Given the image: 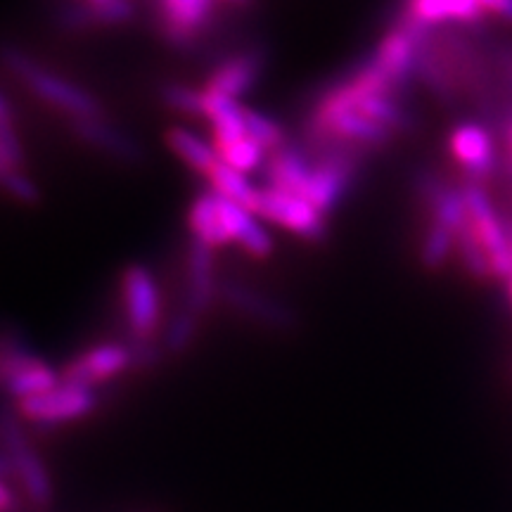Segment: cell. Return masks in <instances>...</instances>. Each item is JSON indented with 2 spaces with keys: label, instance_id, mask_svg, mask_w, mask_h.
I'll use <instances>...</instances> for the list:
<instances>
[{
  "label": "cell",
  "instance_id": "cell-12",
  "mask_svg": "<svg viewBox=\"0 0 512 512\" xmlns=\"http://www.w3.org/2000/svg\"><path fill=\"white\" fill-rule=\"evenodd\" d=\"M69 128H72L76 140H81L83 145L95 152H102L114 162L128 166L145 162V147L131 133L110 124L107 119H74Z\"/></svg>",
  "mask_w": 512,
  "mask_h": 512
},
{
  "label": "cell",
  "instance_id": "cell-25",
  "mask_svg": "<svg viewBox=\"0 0 512 512\" xmlns=\"http://www.w3.org/2000/svg\"><path fill=\"white\" fill-rule=\"evenodd\" d=\"M214 150L223 164H228L230 169L240 171V174H249L256 171L264 159L268 157L266 150H261L254 140L235 138V140H214Z\"/></svg>",
  "mask_w": 512,
  "mask_h": 512
},
{
  "label": "cell",
  "instance_id": "cell-26",
  "mask_svg": "<svg viewBox=\"0 0 512 512\" xmlns=\"http://www.w3.org/2000/svg\"><path fill=\"white\" fill-rule=\"evenodd\" d=\"M159 100L169 110L185 114V117H207V95H204V88H190L185 83L166 81L159 86Z\"/></svg>",
  "mask_w": 512,
  "mask_h": 512
},
{
  "label": "cell",
  "instance_id": "cell-34",
  "mask_svg": "<svg viewBox=\"0 0 512 512\" xmlns=\"http://www.w3.org/2000/svg\"><path fill=\"white\" fill-rule=\"evenodd\" d=\"M0 128H15V117H12L10 102L0 95Z\"/></svg>",
  "mask_w": 512,
  "mask_h": 512
},
{
  "label": "cell",
  "instance_id": "cell-27",
  "mask_svg": "<svg viewBox=\"0 0 512 512\" xmlns=\"http://www.w3.org/2000/svg\"><path fill=\"white\" fill-rule=\"evenodd\" d=\"M245 133L261 150H266V155H271V152L287 145L283 128L275 124L273 119H268L266 114L252 110V107H245Z\"/></svg>",
  "mask_w": 512,
  "mask_h": 512
},
{
  "label": "cell",
  "instance_id": "cell-5",
  "mask_svg": "<svg viewBox=\"0 0 512 512\" xmlns=\"http://www.w3.org/2000/svg\"><path fill=\"white\" fill-rule=\"evenodd\" d=\"M254 214L309 242H323L328 238V216L320 214L304 197L290 195V192L259 188Z\"/></svg>",
  "mask_w": 512,
  "mask_h": 512
},
{
  "label": "cell",
  "instance_id": "cell-19",
  "mask_svg": "<svg viewBox=\"0 0 512 512\" xmlns=\"http://www.w3.org/2000/svg\"><path fill=\"white\" fill-rule=\"evenodd\" d=\"M166 145L171 147L176 157H181L185 164L190 166L197 174L209 176L214 166L219 164V155H216L214 145H207L200 136L190 133L183 126H171L166 131Z\"/></svg>",
  "mask_w": 512,
  "mask_h": 512
},
{
  "label": "cell",
  "instance_id": "cell-2",
  "mask_svg": "<svg viewBox=\"0 0 512 512\" xmlns=\"http://www.w3.org/2000/svg\"><path fill=\"white\" fill-rule=\"evenodd\" d=\"M0 446L10 453L17 470V482L22 484L24 496L34 508H50L55 498V486L48 467L38 458L27 434L22 432L17 415L0 411Z\"/></svg>",
  "mask_w": 512,
  "mask_h": 512
},
{
  "label": "cell",
  "instance_id": "cell-22",
  "mask_svg": "<svg viewBox=\"0 0 512 512\" xmlns=\"http://www.w3.org/2000/svg\"><path fill=\"white\" fill-rule=\"evenodd\" d=\"M456 254V233L439 221H430L420 242V264L425 271H441Z\"/></svg>",
  "mask_w": 512,
  "mask_h": 512
},
{
  "label": "cell",
  "instance_id": "cell-29",
  "mask_svg": "<svg viewBox=\"0 0 512 512\" xmlns=\"http://www.w3.org/2000/svg\"><path fill=\"white\" fill-rule=\"evenodd\" d=\"M0 190H3L5 195H10L15 202L29 204V207L41 202V190H38V185L31 181L24 171H10V174L5 176V181L0 183Z\"/></svg>",
  "mask_w": 512,
  "mask_h": 512
},
{
  "label": "cell",
  "instance_id": "cell-16",
  "mask_svg": "<svg viewBox=\"0 0 512 512\" xmlns=\"http://www.w3.org/2000/svg\"><path fill=\"white\" fill-rule=\"evenodd\" d=\"M266 188L290 192V195L304 197L306 185H309L313 159L306 155L302 145L287 143L280 150L266 157Z\"/></svg>",
  "mask_w": 512,
  "mask_h": 512
},
{
  "label": "cell",
  "instance_id": "cell-20",
  "mask_svg": "<svg viewBox=\"0 0 512 512\" xmlns=\"http://www.w3.org/2000/svg\"><path fill=\"white\" fill-rule=\"evenodd\" d=\"M62 384V373H57L53 366H48L43 358H34L24 366L19 373L12 377V380L5 384V392H8L12 399L24 401L31 399V396H41L46 392H53L55 387Z\"/></svg>",
  "mask_w": 512,
  "mask_h": 512
},
{
  "label": "cell",
  "instance_id": "cell-11",
  "mask_svg": "<svg viewBox=\"0 0 512 512\" xmlns=\"http://www.w3.org/2000/svg\"><path fill=\"white\" fill-rule=\"evenodd\" d=\"M126 370H133L131 351H128L126 344L105 342L72 358L60 373L64 384L93 389L95 384L112 380V377L126 373Z\"/></svg>",
  "mask_w": 512,
  "mask_h": 512
},
{
  "label": "cell",
  "instance_id": "cell-3",
  "mask_svg": "<svg viewBox=\"0 0 512 512\" xmlns=\"http://www.w3.org/2000/svg\"><path fill=\"white\" fill-rule=\"evenodd\" d=\"M448 152L458 164L463 183L489 185L496 181L501 169V152H498L496 136L484 124L463 121L448 136Z\"/></svg>",
  "mask_w": 512,
  "mask_h": 512
},
{
  "label": "cell",
  "instance_id": "cell-30",
  "mask_svg": "<svg viewBox=\"0 0 512 512\" xmlns=\"http://www.w3.org/2000/svg\"><path fill=\"white\" fill-rule=\"evenodd\" d=\"M128 351H131V361H133V370H152L162 361L164 349L162 342L157 339H128Z\"/></svg>",
  "mask_w": 512,
  "mask_h": 512
},
{
  "label": "cell",
  "instance_id": "cell-13",
  "mask_svg": "<svg viewBox=\"0 0 512 512\" xmlns=\"http://www.w3.org/2000/svg\"><path fill=\"white\" fill-rule=\"evenodd\" d=\"M266 67V50L261 46L247 48L238 55H230L223 60L214 72L209 74L204 91L219 98L238 100L240 95L252 91V86L259 81L261 72Z\"/></svg>",
  "mask_w": 512,
  "mask_h": 512
},
{
  "label": "cell",
  "instance_id": "cell-7",
  "mask_svg": "<svg viewBox=\"0 0 512 512\" xmlns=\"http://www.w3.org/2000/svg\"><path fill=\"white\" fill-rule=\"evenodd\" d=\"M214 19V0H155V31L174 50H192Z\"/></svg>",
  "mask_w": 512,
  "mask_h": 512
},
{
  "label": "cell",
  "instance_id": "cell-31",
  "mask_svg": "<svg viewBox=\"0 0 512 512\" xmlns=\"http://www.w3.org/2000/svg\"><path fill=\"white\" fill-rule=\"evenodd\" d=\"M448 185L451 183H448L441 174H437V171L420 169L418 174H415L413 188H415V195H418V200L422 202V207L430 209L432 204L437 202V197L441 195V192L448 188Z\"/></svg>",
  "mask_w": 512,
  "mask_h": 512
},
{
  "label": "cell",
  "instance_id": "cell-10",
  "mask_svg": "<svg viewBox=\"0 0 512 512\" xmlns=\"http://www.w3.org/2000/svg\"><path fill=\"white\" fill-rule=\"evenodd\" d=\"M363 162H366V157L361 155H332L316 159L304 200L313 204L323 216L332 214L349 195Z\"/></svg>",
  "mask_w": 512,
  "mask_h": 512
},
{
  "label": "cell",
  "instance_id": "cell-6",
  "mask_svg": "<svg viewBox=\"0 0 512 512\" xmlns=\"http://www.w3.org/2000/svg\"><path fill=\"white\" fill-rule=\"evenodd\" d=\"M121 302L131 337L155 339L162 316V297L155 273L143 264H131L121 275Z\"/></svg>",
  "mask_w": 512,
  "mask_h": 512
},
{
  "label": "cell",
  "instance_id": "cell-38",
  "mask_svg": "<svg viewBox=\"0 0 512 512\" xmlns=\"http://www.w3.org/2000/svg\"><path fill=\"white\" fill-rule=\"evenodd\" d=\"M508 297H510V304H512V278L508 280Z\"/></svg>",
  "mask_w": 512,
  "mask_h": 512
},
{
  "label": "cell",
  "instance_id": "cell-36",
  "mask_svg": "<svg viewBox=\"0 0 512 512\" xmlns=\"http://www.w3.org/2000/svg\"><path fill=\"white\" fill-rule=\"evenodd\" d=\"M503 143H505V150H510V152H512V124H510L508 131H505V136H503Z\"/></svg>",
  "mask_w": 512,
  "mask_h": 512
},
{
  "label": "cell",
  "instance_id": "cell-28",
  "mask_svg": "<svg viewBox=\"0 0 512 512\" xmlns=\"http://www.w3.org/2000/svg\"><path fill=\"white\" fill-rule=\"evenodd\" d=\"M34 358L36 356L24 347V342H19L15 332L0 335V389H5V384Z\"/></svg>",
  "mask_w": 512,
  "mask_h": 512
},
{
  "label": "cell",
  "instance_id": "cell-33",
  "mask_svg": "<svg viewBox=\"0 0 512 512\" xmlns=\"http://www.w3.org/2000/svg\"><path fill=\"white\" fill-rule=\"evenodd\" d=\"M486 15H498L505 22H512V0H479Z\"/></svg>",
  "mask_w": 512,
  "mask_h": 512
},
{
  "label": "cell",
  "instance_id": "cell-4",
  "mask_svg": "<svg viewBox=\"0 0 512 512\" xmlns=\"http://www.w3.org/2000/svg\"><path fill=\"white\" fill-rule=\"evenodd\" d=\"M463 195L467 204L470 223L475 226V233L482 242L486 256L491 261L494 278L510 280L512 278V256L508 245V233H505L501 211L496 209L494 197L484 185L463 183Z\"/></svg>",
  "mask_w": 512,
  "mask_h": 512
},
{
  "label": "cell",
  "instance_id": "cell-17",
  "mask_svg": "<svg viewBox=\"0 0 512 512\" xmlns=\"http://www.w3.org/2000/svg\"><path fill=\"white\" fill-rule=\"evenodd\" d=\"M403 10L427 27H451V24L477 27L486 19L479 0H406Z\"/></svg>",
  "mask_w": 512,
  "mask_h": 512
},
{
  "label": "cell",
  "instance_id": "cell-39",
  "mask_svg": "<svg viewBox=\"0 0 512 512\" xmlns=\"http://www.w3.org/2000/svg\"><path fill=\"white\" fill-rule=\"evenodd\" d=\"M230 3H242V0H230Z\"/></svg>",
  "mask_w": 512,
  "mask_h": 512
},
{
  "label": "cell",
  "instance_id": "cell-14",
  "mask_svg": "<svg viewBox=\"0 0 512 512\" xmlns=\"http://www.w3.org/2000/svg\"><path fill=\"white\" fill-rule=\"evenodd\" d=\"M185 309H190L197 316H204L219 299V280L214 273V249L204 242L190 238L188 261H185Z\"/></svg>",
  "mask_w": 512,
  "mask_h": 512
},
{
  "label": "cell",
  "instance_id": "cell-9",
  "mask_svg": "<svg viewBox=\"0 0 512 512\" xmlns=\"http://www.w3.org/2000/svg\"><path fill=\"white\" fill-rule=\"evenodd\" d=\"M219 299L238 316L273 332H290L299 325L297 311L292 306L238 280H219Z\"/></svg>",
  "mask_w": 512,
  "mask_h": 512
},
{
  "label": "cell",
  "instance_id": "cell-18",
  "mask_svg": "<svg viewBox=\"0 0 512 512\" xmlns=\"http://www.w3.org/2000/svg\"><path fill=\"white\" fill-rule=\"evenodd\" d=\"M188 223L192 230V238L204 242L211 249H221L228 245V235L226 228H223L221 221V211H219V200H216L214 192H202L197 195L195 200L190 204L188 211Z\"/></svg>",
  "mask_w": 512,
  "mask_h": 512
},
{
  "label": "cell",
  "instance_id": "cell-15",
  "mask_svg": "<svg viewBox=\"0 0 512 512\" xmlns=\"http://www.w3.org/2000/svg\"><path fill=\"white\" fill-rule=\"evenodd\" d=\"M216 200H219L221 221L230 242L240 245L249 256H254V259H266V256L273 254V238L268 235V230L261 226L259 216H256L254 211L240 207V204L235 202L223 200L219 195H216Z\"/></svg>",
  "mask_w": 512,
  "mask_h": 512
},
{
  "label": "cell",
  "instance_id": "cell-24",
  "mask_svg": "<svg viewBox=\"0 0 512 512\" xmlns=\"http://www.w3.org/2000/svg\"><path fill=\"white\" fill-rule=\"evenodd\" d=\"M456 254H458L460 264H463L465 271L470 273L475 280L494 278L489 256H486L482 242H479L477 233H475V226H472L470 221H467L465 226L456 233Z\"/></svg>",
  "mask_w": 512,
  "mask_h": 512
},
{
  "label": "cell",
  "instance_id": "cell-21",
  "mask_svg": "<svg viewBox=\"0 0 512 512\" xmlns=\"http://www.w3.org/2000/svg\"><path fill=\"white\" fill-rule=\"evenodd\" d=\"M207 181L211 183V192L223 197V200L240 204L249 211H254L256 197H259V188H254L252 183L247 181L245 174L240 171L230 169L228 164H223L219 159V164L214 166V171L207 176Z\"/></svg>",
  "mask_w": 512,
  "mask_h": 512
},
{
  "label": "cell",
  "instance_id": "cell-32",
  "mask_svg": "<svg viewBox=\"0 0 512 512\" xmlns=\"http://www.w3.org/2000/svg\"><path fill=\"white\" fill-rule=\"evenodd\" d=\"M0 162L22 171L24 166V147L19 143L15 128H0Z\"/></svg>",
  "mask_w": 512,
  "mask_h": 512
},
{
  "label": "cell",
  "instance_id": "cell-23",
  "mask_svg": "<svg viewBox=\"0 0 512 512\" xmlns=\"http://www.w3.org/2000/svg\"><path fill=\"white\" fill-rule=\"evenodd\" d=\"M200 316L192 313L190 309L181 306L174 316H171L169 325H166L164 337H162V349L166 356L181 358L190 351L192 342H195L197 330H200Z\"/></svg>",
  "mask_w": 512,
  "mask_h": 512
},
{
  "label": "cell",
  "instance_id": "cell-1",
  "mask_svg": "<svg viewBox=\"0 0 512 512\" xmlns=\"http://www.w3.org/2000/svg\"><path fill=\"white\" fill-rule=\"evenodd\" d=\"M0 62L12 76H17L38 100H43L53 110L67 114L69 119H105V107L91 91L79 83L67 81L64 76L50 72L38 64L34 57L15 46L0 48Z\"/></svg>",
  "mask_w": 512,
  "mask_h": 512
},
{
  "label": "cell",
  "instance_id": "cell-8",
  "mask_svg": "<svg viewBox=\"0 0 512 512\" xmlns=\"http://www.w3.org/2000/svg\"><path fill=\"white\" fill-rule=\"evenodd\" d=\"M95 408H98V394H95V389L62 382L53 392L19 401L17 411L38 427H57L64 425V422L86 418Z\"/></svg>",
  "mask_w": 512,
  "mask_h": 512
},
{
  "label": "cell",
  "instance_id": "cell-37",
  "mask_svg": "<svg viewBox=\"0 0 512 512\" xmlns=\"http://www.w3.org/2000/svg\"><path fill=\"white\" fill-rule=\"evenodd\" d=\"M83 3L93 5V8H100V5H107V3H112V0H83Z\"/></svg>",
  "mask_w": 512,
  "mask_h": 512
},
{
  "label": "cell",
  "instance_id": "cell-35",
  "mask_svg": "<svg viewBox=\"0 0 512 512\" xmlns=\"http://www.w3.org/2000/svg\"><path fill=\"white\" fill-rule=\"evenodd\" d=\"M10 171H19V169H12V166H8V164H3V162H0V183L5 181V176H8Z\"/></svg>",
  "mask_w": 512,
  "mask_h": 512
}]
</instances>
